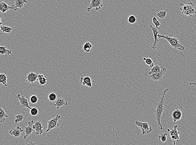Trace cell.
Wrapping results in <instances>:
<instances>
[{
  "instance_id": "30bf717a",
  "label": "cell",
  "mask_w": 196,
  "mask_h": 145,
  "mask_svg": "<svg viewBox=\"0 0 196 145\" xmlns=\"http://www.w3.org/2000/svg\"><path fill=\"white\" fill-rule=\"evenodd\" d=\"M150 27L153 32V38H154V42H153L151 47L153 50H156L157 48V43L159 42V40L158 39L159 31L156 27H153L151 24L150 25Z\"/></svg>"
},
{
  "instance_id": "836d02e7",
  "label": "cell",
  "mask_w": 196,
  "mask_h": 145,
  "mask_svg": "<svg viewBox=\"0 0 196 145\" xmlns=\"http://www.w3.org/2000/svg\"><path fill=\"white\" fill-rule=\"evenodd\" d=\"M38 113V111L37 108H33L30 110V114L33 116H37Z\"/></svg>"
},
{
  "instance_id": "4fadbf2b",
  "label": "cell",
  "mask_w": 196,
  "mask_h": 145,
  "mask_svg": "<svg viewBox=\"0 0 196 145\" xmlns=\"http://www.w3.org/2000/svg\"><path fill=\"white\" fill-rule=\"evenodd\" d=\"M23 132V130L20 127L18 126L16 128H13L9 131V133L15 138H18L20 137Z\"/></svg>"
},
{
  "instance_id": "8d00e7d4",
  "label": "cell",
  "mask_w": 196,
  "mask_h": 145,
  "mask_svg": "<svg viewBox=\"0 0 196 145\" xmlns=\"http://www.w3.org/2000/svg\"><path fill=\"white\" fill-rule=\"evenodd\" d=\"M26 145H37V144L36 143L33 142L32 141H29L26 144Z\"/></svg>"
},
{
  "instance_id": "d4e9b609",
  "label": "cell",
  "mask_w": 196,
  "mask_h": 145,
  "mask_svg": "<svg viewBox=\"0 0 196 145\" xmlns=\"http://www.w3.org/2000/svg\"><path fill=\"white\" fill-rule=\"evenodd\" d=\"M143 60L145 61V63L148 65L150 68H152L155 66L153 60L150 57H147V58L145 57H143Z\"/></svg>"
},
{
  "instance_id": "d6a6232c",
  "label": "cell",
  "mask_w": 196,
  "mask_h": 145,
  "mask_svg": "<svg viewBox=\"0 0 196 145\" xmlns=\"http://www.w3.org/2000/svg\"><path fill=\"white\" fill-rule=\"evenodd\" d=\"M38 100V97H37V96H36V95H31V96L29 97L30 102L31 103H32V104H34L37 103Z\"/></svg>"
},
{
  "instance_id": "ac0fdd59",
  "label": "cell",
  "mask_w": 196,
  "mask_h": 145,
  "mask_svg": "<svg viewBox=\"0 0 196 145\" xmlns=\"http://www.w3.org/2000/svg\"><path fill=\"white\" fill-rule=\"evenodd\" d=\"M182 14L185 17H192L193 15H196V9L195 8V6H192L190 8L183 13Z\"/></svg>"
},
{
  "instance_id": "2e32d148",
  "label": "cell",
  "mask_w": 196,
  "mask_h": 145,
  "mask_svg": "<svg viewBox=\"0 0 196 145\" xmlns=\"http://www.w3.org/2000/svg\"><path fill=\"white\" fill-rule=\"evenodd\" d=\"M172 116L173 118V121L174 123H176L177 121H180L182 116V114L181 110L178 108H177L175 111L172 113Z\"/></svg>"
},
{
  "instance_id": "1f68e13d",
  "label": "cell",
  "mask_w": 196,
  "mask_h": 145,
  "mask_svg": "<svg viewBox=\"0 0 196 145\" xmlns=\"http://www.w3.org/2000/svg\"><path fill=\"white\" fill-rule=\"evenodd\" d=\"M128 21L129 23L131 24L135 23L136 22V17L133 15H131L129 16V17L128 18Z\"/></svg>"
},
{
  "instance_id": "5bb4252c",
  "label": "cell",
  "mask_w": 196,
  "mask_h": 145,
  "mask_svg": "<svg viewBox=\"0 0 196 145\" xmlns=\"http://www.w3.org/2000/svg\"><path fill=\"white\" fill-rule=\"evenodd\" d=\"M38 74V72H35L31 71L26 76V82L28 83H33L37 81V78Z\"/></svg>"
},
{
  "instance_id": "4316f807",
  "label": "cell",
  "mask_w": 196,
  "mask_h": 145,
  "mask_svg": "<svg viewBox=\"0 0 196 145\" xmlns=\"http://www.w3.org/2000/svg\"><path fill=\"white\" fill-rule=\"evenodd\" d=\"M24 119V116L22 114H21L19 113H18V115L16 116L15 119V124H17L20 122H22Z\"/></svg>"
},
{
  "instance_id": "f1b7e54d",
  "label": "cell",
  "mask_w": 196,
  "mask_h": 145,
  "mask_svg": "<svg viewBox=\"0 0 196 145\" xmlns=\"http://www.w3.org/2000/svg\"><path fill=\"white\" fill-rule=\"evenodd\" d=\"M167 11H158L157 12V16L159 18L163 19L165 18L167 16Z\"/></svg>"
},
{
  "instance_id": "8fae6325",
  "label": "cell",
  "mask_w": 196,
  "mask_h": 145,
  "mask_svg": "<svg viewBox=\"0 0 196 145\" xmlns=\"http://www.w3.org/2000/svg\"><path fill=\"white\" fill-rule=\"evenodd\" d=\"M34 123H35V122L33 121V120H31V121L28 122V126H25V135L24 137V139H27L28 137L30 136L32 134L33 130H34L33 128V125Z\"/></svg>"
},
{
  "instance_id": "9c48e42d",
  "label": "cell",
  "mask_w": 196,
  "mask_h": 145,
  "mask_svg": "<svg viewBox=\"0 0 196 145\" xmlns=\"http://www.w3.org/2000/svg\"><path fill=\"white\" fill-rule=\"evenodd\" d=\"M19 101L21 107L22 108H27L31 110V107L29 106L28 100L24 96H21L20 94H19L16 95Z\"/></svg>"
},
{
  "instance_id": "8992f818",
  "label": "cell",
  "mask_w": 196,
  "mask_h": 145,
  "mask_svg": "<svg viewBox=\"0 0 196 145\" xmlns=\"http://www.w3.org/2000/svg\"><path fill=\"white\" fill-rule=\"evenodd\" d=\"M103 6V0H91L90 6L87 8V10L88 12H90L92 9H95L96 10L99 11Z\"/></svg>"
},
{
  "instance_id": "9a60e30c",
  "label": "cell",
  "mask_w": 196,
  "mask_h": 145,
  "mask_svg": "<svg viewBox=\"0 0 196 145\" xmlns=\"http://www.w3.org/2000/svg\"><path fill=\"white\" fill-rule=\"evenodd\" d=\"M67 105L68 103L66 102L65 98L62 97H59L56 99L54 105L56 107L57 110H59V108L62 106H67Z\"/></svg>"
},
{
  "instance_id": "d590c367",
  "label": "cell",
  "mask_w": 196,
  "mask_h": 145,
  "mask_svg": "<svg viewBox=\"0 0 196 145\" xmlns=\"http://www.w3.org/2000/svg\"><path fill=\"white\" fill-rule=\"evenodd\" d=\"M44 77V75L43 74H38L37 76V81H39L41 80Z\"/></svg>"
},
{
  "instance_id": "ffe728a7",
  "label": "cell",
  "mask_w": 196,
  "mask_h": 145,
  "mask_svg": "<svg viewBox=\"0 0 196 145\" xmlns=\"http://www.w3.org/2000/svg\"><path fill=\"white\" fill-rule=\"evenodd\" d=\"M27 2V0H15L14 5L17 8L21 9L24 7V4Z\"/></svg>"
},
{
  "instance_id": "277c9868",
  "label": "cell",
  "mask_w": 196,
  "mask_h": 145,
  "mask_svg": "<svg viewBox=\"0 0 196 145\" xmlns=\"http://www.w3.org/2000/svg\"><path fill=\"white\" fill-rule=\"evenodd\" d=\"M61 116L56 115L55 118L50 119L47 122V128L46 131V133H48L49 131L52 129L58 128L60 125L58 123V121L61 119Z\"/></svg>"
},
{
  "instance_id": "44dd1931",
  "label": "cell",
  "mask_w": 196,
  "mask_h": 145,
  "mask_svg": "<svg viewBox=\"0 0 196 145\" xmlns=\"http://www.w3.org/2000/svg\"><path fill=\"white\" fill-rule=\"evenodd\" d=\"M9 118L8 115L6 114L4 110H3L1 107H0V122L3 123L6 121V118Z\"/></svg>"
},
{
  "instance_id": "7402d4cb",
  "label": "cell",
  "mask_w": 196,
  "mask_h": 145,
  "mask_svg": "<svg viewBox=\"0 0 196 145\" xmlns=\"http://www.w3.org/2000/svg\"><path fill=\"white\" fill-rule=\"evenodd\" d=\"M161 66H159V65H156L154 67L151 68L150 71L148 72V75H150L153 73H158L161 71Z\"/></svg>"
},
{
  "instance_id": "e0dca14e",
  "label": "cell",
  "mask_w": 196,
  "mask_h": 145,
  "mask_svg": "<svg viewBox=\"0 0 196 145\" xmlns=\"http://www.w3.org/2000/svg\"><path fill=\"white\" fill-rule=\"evenodd\" d=\"M80 82L84 86H87L89 87H92V80L91 78L88 76L81 77L80 78Z\"/></svg>"
},
{
  "instance_id": "603a6c76",
  "label": "cell",
  "mask_w": 196,
  "mask_h": 145,
  "mask_svg": "<svg viewBox=\"0 0 196 145\" xmlns=\"http://www.w3.org/2000/svg\"><path fill=\"white\" fill-rule=\"evenodd\" d=\"M0 83H2L5 87L7 86V78L5 74H0Z\"/></svg>"
},
{
  "instance_id": "52a82bcc",
  "label": "cell",
  "mask_w": 196,
  "mask_h": 145,
  "mask_svg": "<svg viewBox=\"0 0 196 145\" xmlns=\"http://www.w3.org/2000/svg\"><path fill=\"white\" fill-rule=\"evenodd\" d=\"M167 70V68L161 66V71L160 72H158V73H153L152 75H149V77L154 81H161Z\"/></svg>"
},
{
  "instance_id": "484cf974",
  "label": "cell",
  "mask_w": 196,
  "mask_h": 145,
  "mask_svg": "<svg viewBox=\"0 0 196 145\" xmlns=\"http://www.w3.org/2000/svg\"><path fill=\"white\" fill-rule=\"evenodd\" d=\"M0 28L1 31L3 32L6 33H11L12 31V28L9 27L3 26L2 25H0Z\"/></svg>"
},
{
  "instance_id": "83f0119b",
  "label": "cell",
  "mask_w": 196,
  "mask_h": 145,
  "mask_svg": "<svg viewBox=\"0 0 196 145\" xmlns=\"http://www.w3.org/2000/svg\"><path fill=\"white\" fill-rule=\"evenodd\" d=\"M167 133H164V132L161 133L160 135L158 136L159 139L161 140V141L163 143H165L167 141Z\"/></svg>"
},
{
  "instance_id": "cb8c5ba5",
  "label": "cell",
  "mask_w": 196,
  "mask_h": 145,
  "mask_svg": "<svg viewBox=\"0 0 196 145\" xmlns=\"http://www.w3.org/2000/svg\"><path fill=\"white\" fill-rule=\"evenodd\" d=\"M92 47H93V45L89 42H86L83 45V49L84 51L87 52H90Z\"/></svg>"
},
{
  "instance_id": "3957f363",
  "label": "cell",
  "mask_w": 196,
  "mask_h": 145,
  "mask_svg": "<svg viewBox=\"0 0 196 145\" xmlns=\"http://www.w3.org/2000/svg\"><path fill=\"white\" fill-rule=\"evenodd\" d=\"M135 125L141 129L143 135L149 134L152 131V127L148 123L140 122L137 120L135 122Z\"/></svg>"
},
{
  "instance_id": "4dcf8cb0",
  "label": "cell",
  "mask_w": 196,
  "mask_h": 145,
  "mask_svg": "<svg viewBox=\"0 0 196 145\" xmlns=\"http://www.w3.org/2000/svg\"><path fill=\"white\" fill-rule=\"evenodd\" d=\"M48 100L50 102H54L57 99V96L54 93H50L48 95Z\"/></svg>"
},
{
  "instance_id": "e575fe53",
  "label": "cell",
  "mask_w": 196,
  "mask_h": 145,
  "mask_svg": "<svg viewBox=\"0 0 196 145\" xmlns=\"http://www.w3.org/2000/svg\"><path fill=\"white\" fill-rule=\"evenodd\" d=\"M41 85H44L47 83V78L43 77L41 80L38 81Z\"/></svg>"
},
{
  "instance_id": "74e56055",
  "label": "cell",
  "mask_w": 196,
  "mask_h": 145,
  "mask_svg": "<svg viewBox=\"0 0 196 145\" xmlns=\"http://www.w3.org/2000/svg\"><path fill=\"white\" fill-rule=\"evenodd\" d=\"M189 84H190V85H191V86H192V85H195V86H196V83H193V82H190V83H189Z\"/></svg>"
},
{
  "instance_id": "6da1fadb",
  "label": "cell",
  "mask_w": 196,
  "mask_h": 145,
  "mask_svg": "<svg viewBox=\"0 0 196 145\" xmlns=\"http://www.w3.org/2000/svg\"><path fill=\"white\" fill-rule=\"evenodd\" d=\"M168 90H169V89L168 88L164 90L162 97H161L158 104L156 105V109H155V111H154L157 124L159 125V128L161 130H162L163 129V126L161 125V117H162V114H163L164 109V97H165L166 92L168 91Z\"/></svg>"
},
{
  "instance_id": "7a4b0ae2",
  "label": "cell",
  "mask_w": 196,
  "mask_h": 145,
  "mask_svg": "<svg viewBox=\"0 0 196 145\" xmlns=\"http://www.w3.org/2000/svg\"><path fill=\"white\" fill-rule=\"evenodd\" d=\"M158 38H163L166 39L172 48L178 50H181V51H184L185 50V47L182 45L180 43V41L177 38L170 37L168 36L160 34H158Z\"/></svg>"
},
{
  "instance_id": "5b68a950",
  "label": "cell",
  "mask_w": 196,
  "mask_h": 145,
  "mask_svg": "<svg viewBox=\"0 0 196 145\" xmlns=\"http://www.w3.org/2000/svg\"><path fill=\"white\" fill-rule=\"evenodd\" d=\"M178 126V125H175L174 128L172 130L167 129V131L169 132L170 137L173 141V145H176V141L179 142L180 140V132L177 130Z\"/></svg>"
},
{
  "instance_id": "f546056e",
  "label": "cell",
  "mask_w": 196,
  "mask_h": 145,
  "mask_svg": "<svg viewBox=\"0 0 196 145\" xmlns=\"http://www.w3.org/2000/svg\"><path fill=\"white\" fill-rule=\"evenodd\" d=\"M152 23L153 24L155 25V27H156V28L157 29H159V27L161 25V24L160 22L156 18V17H153V18L152 19Z\"/></svg>"
},
{
  "instance_id": "7c38bea8",
  "label": "cell",
  "mask_w": 196,
  "mask_h": 145,
  "mask_svg": "<svg viewBox=\"0 0 196 145\" xmlns=\"http://www.w3.org/2000/svg\"><path fill=\"white\" fill-rule=\"evenodd\" d=\"M33 128L35 130L36 134L41 135L43 133V127L41 121L36 122L33 125Z\"/></svg>"
},
{
  "instance_id": "ba28073f",
  "label": "cell",
  "mask_w": 196,
  "mask_h": 145,
  "mask_svg": "<svg viewBox=\"0 0 196 145\" xmlns=\"http://www.w3.org/2000/svg\"><path fill=\"white\" fill-rule=\"evenodd\" d=\"M9 10H12L14 11H16L18 10L16 7L14 5H13L11 6H9L6 3L0 1V11L2 13H5L6 11H8Z\"/></svg>"
},
{
  "instance_id": "d6986e66",
  "label": "cell",
  "mask_w": 196,
  "mask_h": 145,
  "mask_svg": "<svg viewBox=\"0 0 196 145\" xmlns=\"http://www.w3.org/2000/svg\"><path fill=\"white\" fill-rule=\"evenodd\" d=\"M0 53L2 55H9L11 54V50L8 49L6 47L3 46L0 47Z\"/></svg>"
}]
</instances>
